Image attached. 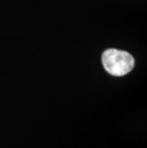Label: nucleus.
Here are the masks:
<instances>
[{"instance_id": "1", "label": "nucleus", "mask_w": 147, "mask_h": 148, "mask_svg": "<svg viewBox=\"0 0 147 148\" xmlns=\"http://www.w3.org/2000/svg\"><path fill=\"white\" fill-rule=\"evenodd\" d=\"M102 64L109 74L122 77L133 70L135 59L129 53L117 49H108L102 53Z\"/></svg>"}]
</instances>
